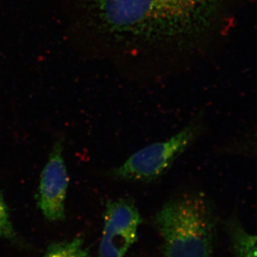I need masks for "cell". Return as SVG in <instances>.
Masks as SVG:
<instances>
[{
    "instance_id": "obj_5",
    "label": "cell",
    "mask_w": 257,
    "mask_h": 257,
    "mask_svg": "<svg viewBox=\"0 0 257 257\" xmlns=\"http://www.w3.org/2000/svg\"><path fill=\"white\" fill-rule=\"evenodd\" d=\"M62 138L56 140L44 167L37 193V205L42 215L51 222L65 219V201L69 177L63 156Z\"/></svg>"
},
{
    "instance_id": "obj_6",
    "label": "cell",
    "mask_w": 257,
    "mask_h": 257,
    "mask_svg": "<svg viewBox=\"0 0 257 257\" xmlns=\"http://www.w3.org/2000/svg\"><path fill=\"white\" fill-rule=\"evenodd\" d=\"M230 232L236 256L257 257V234L248 232L234 221L230 226Z\"/></svg>"
},
{
    "instance_id": "obj_8",
    "label": "cell",
    "mask_w": 257,
    "mask_h": 257,
    "mask_svg": "<svg viewBox=\"0 0 257 257\" xmlns=\"http://www.w3.org/2000/svg\"><path fill=\"white\" fill-rule=\"evenodd\" d=\"M0 239L8 240L10 242L23 245V240L14 227L9 208L0 191Z\"/></svg>"
},
{
    "instance_id": "obj_9",
    "label": "cell",
    "mask_w": 257,
    "mask_h": 257,
    "mask_svg": "<svg viewBox=\"0 0 257 257\" xmlns=\"http://www.w3.org/2000/svg\"><path fill=\"white\" fill-rule=\"evenodd\" d=\"M240 148L243 155L257 158V132L248 135L241 143Z\"/></svg>"
},
{
    "instance_id": "obj_7",
    "label": "cell",
    "mask_w": 257,
    "mask_h": 257,
    "mask_svg": "<svg viewBox=\"0 0 257 257\" xmlns=\"http://www.w3.org/2000/svg\"><path fill=\"white\" fill-rule=\"evenodd\" d=\"M89 250L81 236L51 243L42 257H88Z\"/></svg>"
},
{
    "instance_id": "obj_2",
    "label": "cell",
    "mask_w": 257,
    "mask_h": 257,
    "mask_svg": "<svg viewBox=\"0 0 257 257\" xmlns=\"http://www.w3.org/2000/svg\"><path fill=\"white\" fill-rule=\"evenodd\" d=\"M166 257H211L216 217L202 192L185 193L165 203L154 217Z\"/></svg>"
},
{
    "instance_id": "obj_3",
    "label": "cell",
    "mask_w": 257,
    "mask_h": 257,
    "mask_svg": "<svg viewBox=\"0 0 257 257\" xmlns=\"http://www.w3.org/2000/svg\"><path fill=\"white\" fill-rule=\"evenodd\" d=\"M204 130L202 115L198 114L169 140L144 147L122 165L109 172L118 180L150 182L165 175L180 155L197 141Z\"/></svg>"
},
{
    "instance_id": "obj_1",
    "label": "cell",
    "mask_w": 257,
    "mask_h": 257,
    "mask_svg": "<svg viewBox=\"0 0 257 257\" xmlns=\"http://www.w3.org/2000/svg\"><path fill=\"white\" fill-rule=\"evenodd\" d=\"M214 0H66L74 43L114 37L143 45L187 37Z\"/></svg>"
},
{
    "instance_id": "obj_4",
    "label": "cell",
    "mask_w": 257,
    "mask_h": 257,
    "mask_svg": "<svg viewBox=\"0 0 257 257\" xmlns=\"http://www.w3.org/2000/svg\"><path fill=\"white\" fill-rule=\"evenodd\" d=\"M142 222L143 219L133 199L121 198L108 201L104 212L99 257H124L138 241Z\"/></svg>"
}]
</instances>
